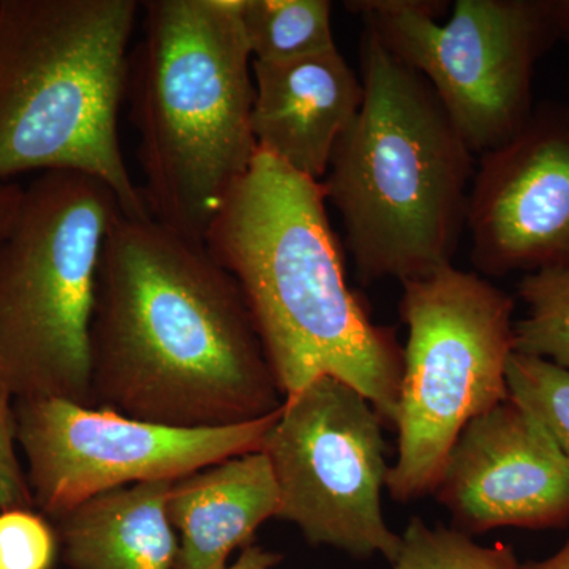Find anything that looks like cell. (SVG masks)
Here are the masks:
<instances>
[{"label": "cell", "instance_id": "19", "mask_svg": "<svg viewBox=\"0 0 569 569\" xmlns=\"http://www.w3.org/2000/svg\"><path fill=\"white\" fill-rule=\"evenodd\" d=\"M507 381L509 397L538 418L569 460V370L515 351Z\"/></svg>", "mask_w": 569, "mask_h": 569}, {"label": "cell", "instance_id": "20", "mask_svg": "<svg viewBox=\"0 0 569 569\" xmlns=\"http://www.w3.org/2000/svg\"><path fill=\"white\" fill-rule=\"evenodd\" d=\"M58 546L56 530L32 508L0 511V569H51Z\"/></svg>", "mask_w": 569, "mask_h": 569}, {"label": "cell", "instance_id": "17", "mask_svg": "<svg viewBox=\"0 0 569 569\" xmlns=\"http://www.w3.org/2000/svg\"><path fill=\"white\" fill-rule=\"evenodd\" d=\"M518 293L527 313L515 321L516 353L569 370V269L526 274Z\"/></svg>", "mask_w": 569, "mask_h": 569}, {"label": "cell", "instance_id": "8", "mask_svg": "<svg viewBox=\"0 0 569 569\" xmlns=\"http://www.w3.org/2000/svg\"><path fill=\"white\" fill-rule=\"evenodd\" d=\"M389 50L417 70L477 156L511 141L533 114L539 59L559 40L552 0L347 2Z\"/></svg>", "mask_w": 569, "mask_h": 569}, {"label": "cell", "instance_id": "13", "mask_svg": "<svg viewBox=\"0 0 569 569\" xmlns=\"http://www.w3.org/2000/svg\"><path fill=\"white\" fill-rule=\"evenodd\" d=\"M252 130L258 149L321 181L365 89L339 50L287 62L253 61Z\"/></svg>", "mask_w": 569, "mask_h": 569}, {"label": "cell", "instance_id": "1", "mask_svg": "<svg viewBox=\"0 0 569 569\" xmlns=\"http://www.w3.org/2000/svg\"><path fill=\"white\" fill-rule=\"evenodd\" d=\"M93 407L178 427L244 425L284 397L238 283L193 241L119 212L91 328Z\"/></svg>", "mask_w": 569, "mask_h": 569}, {"label": "cell", "instance_id": "24", "mask_svg": "<svg viewBox=\"0 0 569 569\" xmlns=\"http://www.w3.org/2000/svg\"><path fill=\"white\" fill-rule=\"evenodd\" d=\"M552 11L557 37L569 44V0H552Z\"/></svg>", "mask_w": 569, "mask_h": 569}, {"label": "cell", "instance_id": "15", "mask_svg": "<svg viewBox=\"0 0 569 569\" xmlns=\"http://www.w3.org/2000/svg\"><path fill=\"white\" fill-rule=\"evenodd\" d=\"M173 481L110 490L56 519L71 569H174L178 537L167 515Z\"/></svg>", "mask_w": 569, "mask_h": 569}, {"label": "cell", "instance_id": "12", "mask_svg": "<svg viewBox=\"0 0 569 569\" xmlns=\"http://www.w3.org/2000/svg\"><path fill=\"white\" fill-rule=\"evenodd\" d=\"M467 535L569 523V460L546 427L512 400L468 422L436 490Z\"/></svg>", "mask_w": 569, "mask_h": 569}, {"label": "cell", "instance_id": "9", "mask_svg": "<svg viewBox=\"0 0 569 569\" xmlns=\"http://www.w3.org/2000/svg\"><path fill=\"white\" fill-rule=\"evenodd\" d=\"M383 419L350 385L320 377L284 399L261 451L279 492L277 519L313 546L395 560L400 535L381 507L389 470Z\"/></svg>", "mask_w": 569, "mask_h": 569}, {"label": "cell", "instance_id": "3", "mask_svg": "<svg viewBox=\"0 0 569 569\" xmlns=\"http://www.w3.org/2000/svg\"><path fill=\"white\" fill-rule=\"evenodd\" d=\"M361 70V108L321 183L359 277L402 283L452 264L467 228L473 153L429 82L367 26Z\"/></svg>", "mask_w": 569, "mask_h": 569}, {"label": "cell", "instance_id": "25", "mask_svg": "<svg viewBox=\"0 0 569 569\" xmlns=\"http://www.w3.org/2000/svg\"><path fill=\"white\" fill-rule=\"evenodd\" d=\"M522 569H569V539L567 545L549 559L530 561V563L523 565Z\"/></svg>", "mask_w": 569, "mask_h": 569}, {"label": "cell", "instance_id": "21", "mask_svg": "<svg viewBox=\"0 0 569 569\" xmlns=\"http://www.w3.org/2000/svg\"><path fill=\"white\" fill-rule=\"evenodd\" d=\"M13 406V397L0 381V511L33 507L26 470L17 452Z\"/></svg>", "mask_w": 569, "mask_h": 569}, {"label": "cell", "instance_id": "14", "mask_svg": "<svg viewBox=\"0 0 569 569\" xmlns=\"http://www.w3.org/2000/svg\"><path fill=\"white\" fill-rule=\"evenodd\" d=\"M277 512L279 492L263 451L176 479L167 497L178 537L174 569H227L231 553L252 545L257 530Z\"/></svg>", "mask_w": 569, "mask_h": 569}, {"label": "cell", "instance_id": "4", "mask_svg": "<svg viewBox=\"0 0 569 569\" xmlns=\"http://www.w3.org/2000/svg\"><path fill=\"white\" fill-rule=\"evenodd\" d=\"M239 0H146L127 93L148 211L204 242L258 151L253 59Z\"/></svg>", "mask_w": 569, "mask_h": 569}, {"label": "cell", "instance_id": "7", "mask_svg": "<svg viewBox=\"0 0 569 569\" xmlns=\"http://www.w3.org/2000/svg\"><path fill=\"white\" fill-rule=\"evenodd\" d=\"M408 328L387 489L399 503L433 492L468 422L509 399L515 299L449 264L402 282Z\"/></svg>", "mask_w": 569, "mask_h": 569}, {"label": "cell", "instance_id": "6", "mask_svg": "<svg viewBox=\"0 0 569 569\" xmlns=\"http://www.w3.org/2000/svg\"><path fill=\"white\" fill-rule=\"evenodd\" d=\"M118 198L91 176L47 171L0 242V381L18 399L93 407L91 328Z\"/></svg>", "mask_w": 569, "mask_h": 569}, {"label": "cell", "instance_id": "2", "mask_svg": "<svg viewBox=\"0 0 569 569\" xmlns=\"http://www.w3.org/2000/svg\"><path fill=\"white\" fill-rule=\"evenodd\" d=\"M326 201L321 181L258 149L204 246L242 291L284 399L332 377L395 425L403 350L351 291Z\"/></svg>", "mask_w": 569, "mask_h": 569}, {"label": "cell", "instance_id": "23", "mask_svg": "<svg viewBox=\"0 0 569 569\" xmlns=\"http://www.w3.org/2000/svg\"><path fill=\"white\" fill-rule=\"evenodd\" d=\"M279 561V553L261 548V546L249 545L242 549L238 560L227 569H274Z\"/></svg>", "mask_w": 569, "mask_h": 569}, {"label": "cell", "instance_id": "22", "mask_svg": "<svg viewBox=\"0 0 569 569\" xmlns=\"http://www.w3.org/2000/svg\"><path fill=\"white\" fill-rule=\"evenodd\" d=\"M24 189L17 183L0 182V242L13 227L22 201Z\"/></svg>", "mask_w": 569, "mask_h": 569}, {"label": "cell", "instance_id": "10", "mask_svg": "<svg viewBox=\"0 0 569 569\" xmlns=\"http://www.w3.org/2000/svg\"><path fill=\"white\" fill-rule=\"evenodd\" d=\"M13 408L33 505L52 519L110 490L176 481L261 451L280 411L244 425L178 429L61 399H18Z\"/></svg>", "mask_w": 569, "mask_h": 569}, {"label": "cell", "instance_id": "18", "mask_svg": "<svg viewBox=\"0 0 569 569\" xmlns=\"http://www.w3.org/2000/svg\"><path fill=\"white\" fill-rule=\"evenodd\" d=\"M392 569H522L507 545H478L470 535L448 527H429L413 518L400 535Z\"/></svg>", "mask_w": 569, "mask_h": 569}, {"label": "cell", "instance_id": "5", "mask_svg": "<svg viewBox=\"0 0 569 569\" xmlns=\"http://www.w3.org/2000/svg\"><path fill=\"white\" fill-rule=\"evenodd\" d=\"M137 0H0V182L77 171L127 217H151L127 170L119 110Z\"/></svg>", "mask_w": 569, "mask_h": 569}, {"label": "cell", "instance_id": "11", "mask_svg": "<svg viewBox=\"0 0 569 569\" xmlns=\"http://www.w3.org/2000/svg\"><path fill=\"white\" fill-rule=\"evenodd\" d=\"M471 261L488 276L569 269V107L546 102L471 182Z\"/></svg>", "mask_w": 569, "mask_h": 569}, {"label": "cell", "instance_id": "16", "mask_svg": "<svg viewBox=\"0 0 569 569\" xmlns=\"http://www.w3.org/2000/svg\"><path fill=\"white\" fill-rule=\"evenodd\" d=\"M238 10L253 61H296L337 48L326 0H239Z\"/></svg>", "mask_w": 569, "mask_h": 569}]
</instances>
